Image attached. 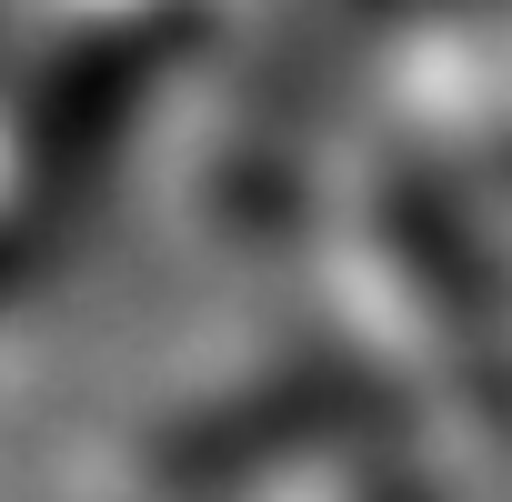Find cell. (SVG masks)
Segmentation results:
<instances>
[{"instance_id":"obj_1","label":"cell","mask_w":512,"mask_h":502,"mask_svg":"<svg viewBox=\"0 0 512 502\" xmlns=\"http://www.w3.org/2000/svg\"><path fill=\"white\" fill-rule=\"evenodd\" d=\"M392 241H402V262L412 282L432 292L442 332H452V362L472 382V412L492 432V452L512 462V322H502V282H492V251L472 241V221L452 211V191L432 181H392Z\"/></svg>"}]
</instances>
